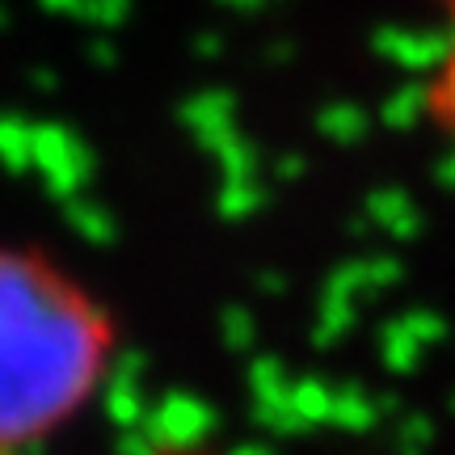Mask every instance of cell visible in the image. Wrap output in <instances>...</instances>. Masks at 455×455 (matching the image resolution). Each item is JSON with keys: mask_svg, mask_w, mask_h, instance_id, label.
Wrapping results in <instances>:
<instances>
[{"mask_svg": "<svg viewBox=\"0 0 455 455\" xmlns=\"http://www.w3.org/2000/svg\"><path fill=\"white\" fill-rule=\"evenodd\" d=\"M422 118L435 131L455 135V0H447V34L422 84Z\"/></svg>", "mask_w": 455, "mask_h": 455, "instance_id": "cell-2", "label": "cell"}, {"mask_svg": "<svg viewBox=\"0 0 455 455\" xmlns=\"http://www.w3.org/2000/svg\"><path fill=\"white\" fill-rule=\"evenodd\" d=\"M118 363V316L43 249L0 244V455H26L93 405Z\"/></svg>", "mask_w": 455, "mask_h": 455, "instance_id": "cell-1", "label": "cell"}]
</instances>
